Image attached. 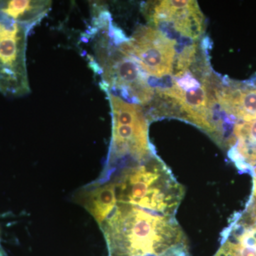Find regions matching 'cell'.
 <instances>
[{
	"label": "cell",
	"instance_id": "obj_3",
	"mask_svg": "<svg viewBox=\"0 0 256 256\" xmlns=\"http://www.w3.org/2000/svg\"><path fill=\"white\" fill-rule=\"evenodd\" d=\"M119 45L136 58L150 76L163 78L172 74L176 56V42L160 30L140 26L130 38H120Z\"/></svg>",
	"mask_w": 256,
	"mask_h": 256
},
{
	"label": "cell",
	"instance_id": "obj_8",
	"mask_svg": "<svg viewBox=\"0 0 256 256\" xmlns=\"http://www.w3.org/2000/svg\"><path fill=\"white\" fill-rule=\"evenodd\" d=\"M252 196H254V198L256 200V180H254V191H252Z\"/></svg>",
	"mask_w": 256,
	"mask_h": 256
},
{
	"label": "cell",
	"instance_id": "obj_2",
	"mask_svg": "<svg viewBox=\"0 0 256 256\" xmlns=\"http://www.w3.org/2000/svg\"><path fill=\"white\" fill-rule=\"evenodd\" d=\"M32 28L0 10V92L20 97L30 92L26 46Z\"/></svg>",
	"mask_w": 256,
	"mask_h": 256
},
{
	"label": "cell",
	"instance_id": "obj_6",
	"mask_svg": "<svg viewBox=\"0 0 256 256\" xmlns=\"http://www.w3.org/2000/svg\"><path fill=\"white\" fill-rule=\"evenodd\" d=\"M52 2L44 0L0 1V10L18 22L32 28L50 12Z\"/></svg>",
	"mask_w": 256,
	"mask_h": 256
},
{
	"label": "cell",
	"instance_id": "obj_1",
	"mask_svg": "<svg viewBox=\"0 0 256 256\" xmlns=\"http://www.w3.org/2000/svg\"><path fill=\"white\" fill-rule=\"evenodd\" d=\"M112 116V134L104 174L120 162L140 163L153 154L148 139V122L142 106L108 94Z\"/></svg>",
	"mask_w": 256,
	"mask_h": 256
},
{
	"label": "cell",
	"instance_id": "obj_4",
	"mask_svg": "<svg viewBox=\"0 0 256 256\" xmlns=\"http://www.w3.org/2000/svg\"><path fill=\"white\" fill-rule=\"evenodd\" d=\"M143 12L150 23L164 31L162 32L164 34H176L197 40L204 32V16L196 1L148 2L143 6Z\"/></svg>",
	"mask_w": 256,
	"mask_h": 256
},
{
	"label": "cell",
	"instance_id": "obj_5",
	"mask_svg": "<svg viewBox=\"0 0 256 256\" xmlns=\"http://www.w3.org/2000/svg\"><path fill=\"white\" fill-rule=\"evenodd\" d=\"M74 198L94 217L100 227L117 204L116 182H96L80 188Z\"/></svg>",
	"mask_w": 256,
	"mask_h": 256
},
{
	"label": "cell",
	"instance_id": "obj_7",
	"mask_svg": "<svg viewBox=\"0 0 256 256\" xmlns=\"http://www.w3.org/2000/svg\"><path fill=\"white\" fill-rule=\"evenodd\" d=\"M239 255L240 256H256V246L242 247L240 245L239 248Z\"/></svg>",
	"mask_w": 256,
	"mask_h": 256
},
{
	"label": "cell",
	"instance_id": "obj_9",
	"mask_svg": "<svg viewBox=\"0 0 256 256\" xmlns=\"http://www.w3.org/2000/svg\"><path fill=\"white\" fill-rule=\"evenodd\" d=\"M254 180H256V178H254Z\"/></svg>",
	"mask_w": 256,
	"mask_h": 256
}]
</instances>
